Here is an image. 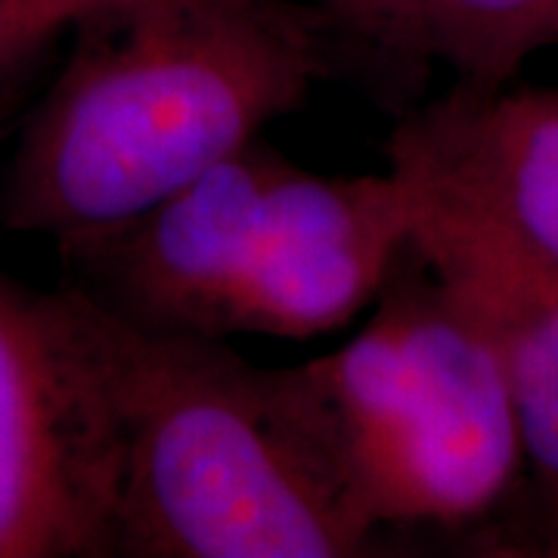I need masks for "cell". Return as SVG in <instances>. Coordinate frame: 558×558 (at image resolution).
<instances>
[{
	"label": "cell",
	"mask_w": 558,
	"mask_h": 558,
	"mask_svg": "<svg viewBox=\"0 0 558 558\" xmlns=\"http://www.w3.org/2000/svg\"><path fill=\"white\" fill-rule=\"evenodd\" d=\"M22 116L0 223L65 252L301 109L351 53L307 0H102Z\"/></svg>",
	"instance_id": "6da1fadb"
},
{
	"label": "cell",
	"mask_w": 558,
	"mask_h": 558,
	"mask_svg": "<svg viewBox=\"0 0 558 558\" xmlns=\"http://www.w3.org/2000/svg\"><path fill=\"white\" fill-rule=\"evenodd\" d=\"M416 218L398 171L319 174L258 137L60 255L72 286L143 329L314 341L373 307Z\"/></svg>",
	"instance_id": "7a4b0ae2"
},
{
	"label": "cell",
	"mask_w": 558,
	"mask_h": 558,
	"mask_svg": "<svg viewBox=\"0 0 558 558\" xmlns=\"http://www.w3.org/2000/svg\"><path fill=\"white\" fill-rule=\"evenodd\" d=\"M81 295L116 444L112 558L376 553L282 366H258L230 341L143 329Z\"/></svg>",
	"instance_id": "3957f363"
},
{
	"label": "cell",
	"mask_w": 558,
	"mask_h": 558,
	"mask_svg": "<svg viewBox=\"0 0 558 558\" xmlns=\"http://www.w3.org/2000/svg\"><path fill=\"white\" fill-rule=\"evenodd\" d=\"M289 398L366 534L484 519L524 465L478 323L410 245L360 329L282 366Z\"/></svg>",
	"instance_id": "277c9868"
},
{
	"label": "cell",
	"mask_w": 558,
	"mask_h": 558,
	"mask_svg": "<svg viewBox=\"0 0 558 558\" xmlns=\"http://www.w3.org/2000/svg\"><path fill=\"white\" fill-rule=\"evenodd\" d=\"M116 444L72 282L0 267V558H112Z\"/></svg>",
	"instance_id": "5b68a950"
},
{
	"label": "cell",
	"mask_w": 558,
	"mask_h": 558,
	"mask_svg": "<svg viewBox=\"0 0 558 558\" xmlns=\"http://www.w3.org/2000/svg\"><path fill=\"white\" fill-rule=\"evenodd\" d=\"M385 156L418 199L558 270V87L453 78L398 121Z\"/></svg>",
	"instance_id": "8992f818"
},
{
	"label": "cell",
	"mask_w": 558,
	"mask_h": 558,
	"mask_svg": "<svg viewBox=\"0 0 558 558\" xmlns=\"http://www.w3.org/2000/svg\"><path fill=\"white\" fill-rule=\"evenodd\" d=\"M413 245L490 341L515 407L524 462L558 499V270L478 220L425 199Z\"/></svg>",
	"instance_id": "52a82bcc"
},
{
	"label": "cell",
	"mask_w": 558,
	"mask_h": 558,
	"mask_svg": "<svg viewBox=\"0 0 558 558\" xmlns=\"http://www.w3.org/2000/svg\"><path fill=\"white\" fill-rule=\"evenodd\" d=\"M418 62H444L453 78L497 87L524 62L558 47V0H413Z\"/></svg>",
	"instance_id": "ba28073f"
},
{
	"label": "cell",
	"mask_w": 558,
	"mask_h": 558,
	"mask_svg": "<svg viewBox=\"0 0 558 558\" xmlns=\"http://www.w3.org/2000/svg\"><path fill=\"white\" fill-rule=\"evenodd\" d=\"M102 0H0V94L25 90L50 50Z\"/></svg>",
	"instance_id": "9c48e42d"
},
{
	"label": "cell",
	"mask_w": 558,
	"mask_h": 558,
	"mask_svg": "<svg viewBox=\"0 0 558 558\" xmlns=\"http://www.w3.org/2000/svg\"><path fill=\"white\" fill-rule=\"evenodd\" d=\"M336 25L351 53L381 69L422 65L413 47V0H307Z\"/></svg>",
	"instance_id": "30bf717a"
},
{
	"label": "cell",
	"mask_w": 558,
	"mask_h": 558,
	"mask_svg": "<svg viewBox=\"0 0 558 558\" xmlns=\"http://www.w3.org/2000/svg\"><path fill=\"white\" fill-rule=\"evenodd\" d=\"M25 90H7V94H0V128L20 112L22 100H25Z\"/></svg>",
	"instance_id": "8fae6325"
}]
</instances>
